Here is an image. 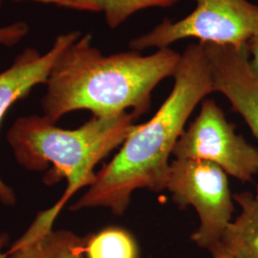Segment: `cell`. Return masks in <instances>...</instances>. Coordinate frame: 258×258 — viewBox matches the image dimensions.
<instances>
[{
	"label": "cell",
	"instance_id": "obj_3",
	"mask_svg": "<svg viewBox=\"0 0 258 258\" xmlns=\"http://www.w3.org/2000/svg\"><path fill=\"white\" fill-rule=\"evenodd\" d=\"M137 116L131 112L109 117H95L77 129L55 126L45 116L32 115L16 120L7 141L20 166L30 171H46L43 182L54 185L65 179L67 186L60 199L36 219L9 251L29 246L51 231L56 216L78 190L90 186L96 166L136 129Z\"/></svg>",
	"mask_w": 258,
	"mask_h": 258
},
{
	"label": "cell",
	"instance_id": "obj_17",
	"mask_svg": "<svg viewBox=\"0 0 258 258\" xmlns=\"http://www.w3.org/2000/svg\"><path fill=\"white\" fill-rule=\"evenodd\" d=\"M211 253L212 254V258H232L229 254H227L226 252H224L223 250L218 249V248L214 249Z\"/></svg>",
	"mask_w": 258,
	"mask_h": 258
},
{
	"label": "cell",
	"instance_id": "obj_8",
	"mask_svg": "<svg viewBox=\"0 0 258 258\" xmlns=\"http://www.w3.org/2000/svg\"><path fill=\"white\" fill-rule=\"evenodd\" d=\"M82 36L72 31L55 38L45 54L34 48H26L19 54L8 69L0 73V125L10 107L24 99L38 84H46L55 60L66 47ZM0 202L14 206L17 202L15 191L0 177Z\"/></svg>",
	"mask_w": 258,
	"mask_h": 258
},
{
	"label": "cell",
	"instance_id": "obj_15",
	"mask_svg": "<svg viewBox=\"0 0 258 258\" xmlns=\"http://www.w3.org/2000/svg\"><path fill=\"white\" fill-rule=\"evenodd\" d=\"M248 50L249 55H252V57L249 58V64L253 72L258 77V29L254 33V35L249 39Z\"/></svg>",
	"mask_w": 258,
	"mask_h": 258
},
{
	"label": "cell",
	"instance_id": "obj_12",
	"mask_svg": "<svg viewBox=\"0 0 258 258\" xmlns=\"http://www.w3.org/2000/svg\"><path fill=\"white\" fill-rule=\"evenodd\" d=\"M179 0H99L100 9L111 29L120 26L136 12L148 8H167Z\"/></svg>",
	"mask_w": 258,
	"mask_h": 258
},
{
	"label": "cell",
	"instance_id": "obj_10",
	"mask_svg": "<svg viewBox=\"0 0 258 258\" xmlns=\"http://www.w3.org/2000/svg\"><path fill=\"white\" fill-rule=\"evenodd\" d=\"M87 236L66 230L51 231L37 242L8 251V258H84Z\"/></svg>",
	"mask_w": 258,
	"mask_h": 258
},
{
	"label": "cell",
	"instance_id": "obj_6",
	"mask_svg": "<svg viewBox=\"0 0 258 258\" xmlns=\"http://www.w3.org/2000/svg\"><path fill=\"white\" fill-rule=\"evenodd\" d=\"M234 128L216 102L206 100L172 154L176 159L211 162L240 181H250L258 172V148L235 134Z\"/></svg>",
	"mask_w": 258,
	"mask_h": 258
},
{
	"label": "cell",
	"instance_id": "obj_7",
	"mask_svg": "<svg viewBox=\"0 0 258 258\" xmlns=\"http://www.w3.org/2000/svg\"><path fill=\"white\" fill-rule=\"evenodd\" d=\"M205 45L212 65L214 92L228 99L232 110L241 115L258 140V77L249 64L248 45Z\"/></svg>",
	"mask_w": 258,
	"mask_h": 258
},
{
	"label": "cell",
	"instance_id": "obj_14",
	"mask_svg": "<svg viewBox=\"0 0 258 258\" xmlns=\"http://www.w3.org/2000/svg\"><path fill=\"white\" fill-rule=\"evenodd\" d=\"M13 1H24V0H13ZM45 4H55L57 6L68 7L80 10H100L98 0H34Z\"/></svg>",
	"mask_w": 258,
	"mask_h": 258
},
{
	"label": "cell",
	"instance_id": "obj_5",
	"mask_svg": "<svg viewBox=\"0 0 258 258\" xmlns=\"http://www.w3.org/2000/svg\"><path fill=\"white\" fill-rule=\"evenodd\" d=\"M197 6L184 19L165 20L147 35L133 39L130 47L143 50L167 45L184 38L204 43L248 45L258 29V6L248 0H196Z\"/></svg>",
	"mask_w": 258,
	"mask_h": 258
},
{
	"label": "cell",
	"instance_id": "obj_2",
	"mask_svg": "<svg viewBox=\"0 0 258 258\" xmlns=\"http://www.w3.org/2000/svg\"><path fill=\"white\" fill-rule=\"evenodd\" d=\"M180 58L169 48L147 56L137 52L103 55L92 46L91 35L81 36L52 68L41 100L43 116L55 123L72 111L109 117L132 108L139 117L149 109L157 84L175 74Z\"/></svg>",
	"mask_w": 258,
	"mask_h": 258
},
{
	"label": "cell",
	"instance_id": "obj_13",
	"mask_svg": "<svg viewBox=\"0 0 258 258\" xmlns=\"http://www.w3.org/2000/svg\"><path fill=\"white\" fill-rule=\"evenodd\" d=\"M29 33V27L23 21L0 28V45L12 47L17 45Z\"/></svg>",
	"mask_w": 258,
	"mask_h": 258
},
{
	"label": "cell",
	"instance_id": "obj_18",
	"mask_svg": "<svg viewBox=\"0 0 258 258\" xmlns=\"http://www.w3.org/2000/svg\"><path fill=\"white\" fill-rule=\"evenodd\" d=\"M2 3H3V0H0V7H1V5H2Z\"/></svg>",
	"mask_w": 258,
	"mask_h": 258
},
{
	"label": "cell",
	"instance_id": "obj_9",
	"mask_svg": "<svg viewBox=\"0 0 258 258\" xmlns=\"http://www.w3.org/2000/svg\"><path fill=\"white\" fill-rule=\"evenodd\" d=\"M241 212L222 235L218 249L232 258H258V185L256 194L233 196Z\"/></svg>",
	"mask_w": 258,
	"mask_h": 258
},
{
	"label": "cell",
	"instance_id": "obj_16",
	"mask_svg": "<svg viewBox=\"0 0 258 258\" xmlns=\"http://www.w3.org/2000/svg\"><path fill=\"white\" fill-rule=\"evenodd\" d=\"M8 235L5 233L0 234V258H8L7 251H4L5 246L8 244Z\"/></svg>",
	"mask_w": 258,
	"mask_h": 258
},
{
	"label": "cell",
	"instance_id": "obj_11",
	"mask_svg": "<svg viewBox=\"0 0 258 258\" xmlns=\"http://www.w3.org/2000/svg\"><path fill=\"white\" fill-rule=\"evenodd\" d=\"M138 246L133 236L119 228H107L87 236V258H138Z\"/></svg>",
	"mask_w": 258,
	"mask_h": 258
},
{
	"label": "cell",
	"instance_id": "obj_4",
	"mask_svg": "<svg viewBox=\"0 0 258 258\" xmlns=\"http://www.w3.org/2000/svg\"><path fill=\"white\" fill-rule=\"evenodd\" d=\"M166 188L176 204L190 205L198 213L200 226L192 241L211 252L217 249L234 210L227 173L208 161L176 159L169 166Z\"/></svg>",
	"mask_w": 258,
	"mask_h": 258
},
{
	"label": "cell",
	"instance_id": "obj_1",
	"mask_svg": "<svg viewBox=\"0 0 258 258\" xmlns=\"http://www.w3.org/2000/svg\"><path fill=\"white\" fill-rule=\"evenodd\" d=\"M174 76L173 89L151 120L137 124L110 163L96 173L87 191L70 209L107 208L122 215L138 188H166L169 156L187 119L206 96L214 92L212 65L204 42L185 49Z\"/></svg>",
	"mask_w": 258,
	"mask_h": 258
}]
</instances>
